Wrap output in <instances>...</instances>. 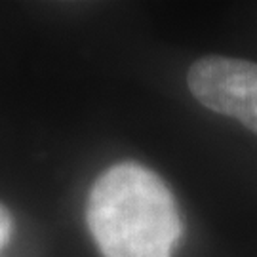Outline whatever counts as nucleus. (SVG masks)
Listing matches in <instances>:
<instances>
[{
  "label": "nucleus",
  "instance_id": "f257e3e1",
  "mask_svg": "<svg viewBox=\"0 0 257 257\" xmlns=\"http://www.w3.org/2000/svg\"><path fill=\"white\" fill-rule=\"evenodd\" d=\"M86 215L105 257H172L181 232L164 181L132 162L112 166L95 181Z\"/></svg>",
  "mask_w": 257,
  "mask_h": 257
},
{
  "label": "nucleus",
  "instance_id": "f03ea898",
  "mask_svg": "<svg viewBox=\"0 0 257 257\" xmlns=\"http://www.w3.org/2000/svg\"><path fill=\"white\" fill-rule=\"evenodd\" d=\"M189 90L204 107L240 118L257 93V63L210 55L189 69Z\"/></svg>",
  "mask_w": 257,
  "mask_h": 257
},
{
  "label": "nucleus",
  "instance_id": "7ed1b4c3",
  "mask_svg": "<svg viewBox=\"0 0 257 257\" xmlns=\"http://www.w3.org/2000/svg\"><path fill=\"white\" fill-rule=\"evenodd\" d=\"M238 120L248 130H251L253 134H257V93L253 95V99L248 103V107L244 109V112L240 114Z\"/></svg>",
  "mask_w": 257,
  "mask_h": 257
},
{
  "label": "nucleus",
  "instance_id": "20e7f679",
  "mask_svg": "<svg viewBox=\"0 0 257 257\" xmlns=\"http://www.w3.org/2000/svg\"><path fill=\"white\" fill-rule=\"evenodd\" d=\"M10 234H12V217L8 210L0 204V248L10 240Z\"/></svg>",
  "mask_w": 257,
  "mask_h": 257
}]
</instances>
